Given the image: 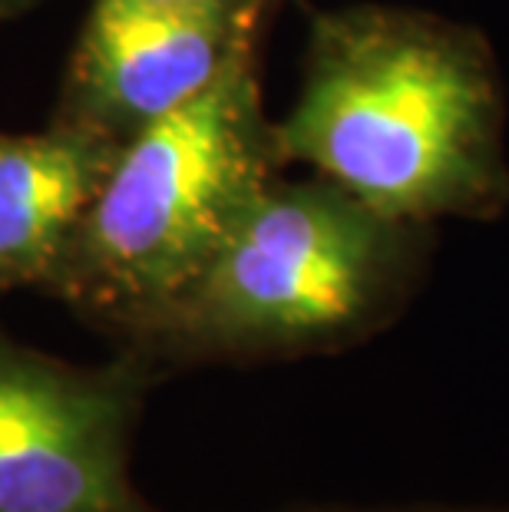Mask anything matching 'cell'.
Segmentation results:
<instances>
[{"label":"cell","instance_id":"cell-1","mask_svg":"<svg viewBox=\"0 0 509 512\" xmlns=\"http://www.w3.org/2000/svg\"><path fill=\"white\" fill-rule=\"evenodd\" d=\"M272 133L278 162H305L397 222L490 215L509 199L486 43L417 10L314 20L305 86Z\"/></svg>","mask_w":509,"mask_h":512},{"label":"cell","instance_id":"cell-2","mask_svg":"<svg viewBox=\"0 0 509 512\" xmlns=\"http://www.w3.org/2000/svg\"><path fill=\"white\" fill-rule=\"evenodd\" d=\"M275 162L248 34L199 96L116 146L67 258L113 298L169 311L272 182Z\"/></svg>","mask_w":509,"mask_h":512},{"label":"cell","instance_id":"cell-3","mask_svg":"<svg viewBox=\"0 0 509 512\" xmlns=\"http://www.w3.org/2000/svg\"><path fill=\"white\" fill-rule=\"evenodd\" d=\"M414 268L417 225L334 182H268L169 314L219 347L348 341L400 308Z\"/></svg>","mask_w":509,"mask_h":512},{"label":"cell","instance_id":"cell-4","mask_svg":"<svg viewBox=\"0 0 509 512\" xmlns=\"http://www.w3.org/2000/svg\"><path fill=\"white\" fill-rule=\"evenodd\" d=\"M258 4L182 7L162 0H93L73 93L80 123L123 143L209 86L252 34Z\"/></svg>","mask_w":509,"mask_h":512},{"label":"cell","instance_id":"cell-5","mask_svg":"<svg viewBox=\"0 0 509 512\" xmlns=\"http://www.w3.org/2000/svg\"><path fill=\"white\" fill-rule=\"evenodd\" d=\"M119 499L116 400L0 354V512H113Z\"/></svg>","mask_w":509,"mask_h":512},{"label":"cell","instance_id":"cell-6","mask_svg":"<svg viewBox=\"0 0 509 512\" xmlns=\"http://www.w3.org/2000/svg\"><path fill=\"white\" fill-rule=\"evenodd\" d=\"M116 146L86 126L0 133V281L37 278L67 258Z\"/></svg>","mask_w":509,"mask_h":512},{"label":"cell","instance_id":"cell-7","mask_svg":"<svg viewBox=\"0 0 509 512\" xmlns=\"http://www.w3.org/2000/svg\"><path fill=\"white\" fill-rule=\"evenodd\" d=\"M364 512H509V503H483V506H463V503H397Z\"/></svg>","mask_w":509,"mask_h":512},{"label":"cell","instance_id":"cell-8","mask_svg":"<svg viewBox=\"0 0 509 512\" xmlns=\"http://www.w3.org/2000/svg\"><path fill=\"white\" fill-rule=\"evenodd\" d=\"M162 4H182V7H232V4H262V0H162Z\"/></svg>","mask_w":509,"mask_h":512},{"label":"cell","instance_id":"cell-9","mask_svg":"<svg viewBox=\"0 0 509 512\" xmlns=\"http://www.w3.org/2000/svg\"><path fill=\"white\" fill-rule=\"evenodd\" d=\"M34 0H0V14H17V10L30 7Z\"/></svg>","mask_w":509,"mask_h":512}]
</instances>
